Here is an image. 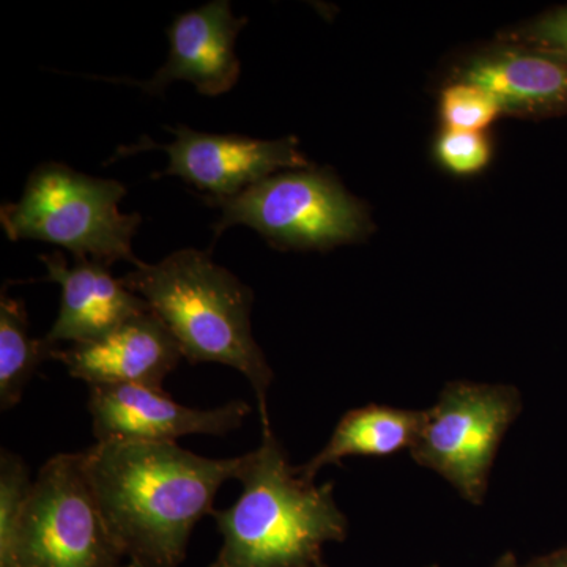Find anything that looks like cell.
<instances>
[{"instance_id":"6da1fadb","label":"cell","mask_w":567,"mask_h":567,"mask_svg":"<svg viewBox=\"0 0 567 567\" xmlns=\"http://www.w3.org/2000/svg\"><path fill=\"white\" fill-rule=\"evenodd\" d=\"M104 522L132 567H178L194 527L241 457L208 458L177 443L96 442L82 453Z\"/></svg>"},{"instance_id":"7a4b0ae2","label":"cell","mask_w":567,"mask_h":567,"mask_svg":"<svg viewBox=\"0 0 567 567\" xmlns=\"http://www.w3.org/2000/svg\"><path fill=\"white\" fill-rule=\"evenodd\" d=\"M241 456L240 498L213 511L224 537L210 567H317L327 543H342L347 518L334 502L333 484L317 486L290 464L271 432Z\"/></svg>"},{"instance_id":"3957f363","label":"cell","mask_w":567,"mask_h":567,"mask_svg":"<svg viewBox=\"0 0 567 567\" xmlns=\"http://www.w3.org/2000/svg\"><path fill=\"white\" fill-rule=\"evenodd\" d=\"M122 281L169 328L189 363L230 365L249 380L262 434L271 432L267 393L274 371L252 338L251 289L213 262L210 252L192 248L134 268Z\"/></svg>"},{"instance_id":"277c9868","label":"cell","mask_w":567,"mask_h":567,"mask_svg":"<svg viewBox=\"0 0 567 567\" xmlns=\"http://www.w3.org/2000/svg\"><path fill=\"white\" fill-rule=\"evenodd\" d=\"M121 182L89 177L62 163H44L29 175L17 204L2 205L0 224L11 241L41 240L62 246L74 259L110 267L126 260L142 267L133 252L141 215H125L118 204Z\"/></svg>"},{"instance_id":"5b68a950","label":"cell","mask_w":567,"mask_h":567,"mask_svg":"<svg viewBox=\"0 0 567 567\" xmlns=\"http://www.w3.org/2000/svg\"><path fill=\"white\" fill-rule=\"evenodd\" d=\"M221 210L216 237L229 227H252L276 248L330 249L363 240L374 230L363 203L330 171L271 175L233 197H205Z\"/></svg>"},{"instance_id":"8992f818","label":"cell","mask_w":567,"mask_h":567,"mask_svg":"<svg viewBox=\"0 0 567 567\" xmlns=\"http://www.w3.org/2000/svg\"><path fill=\"white\" fill-rule=\"evenodd\" d=\"M82 453L59 454L41 466L20 529L0 567H122Z\"/></svg>"},{"instance_id":"52a82bcc","label":"cell","mask_w":567,"mask_h":567,"mask_svg":"<svg viewBox=\"0 0 567 567\" xmlns=\"http://www.w3.org/2000/svg\"><path fill=\"white\" fill-rule=\"evenodd\" d=\"M522 406L514 386L450 383L424 410L410 454L417 465L445 477L466 502L481 505L496 453Z\"/></svg>"},{"instance_id":"ba28073f","label":"cell","mask_w":567,"mask_h":567,"mask_svg":"<svg viewBox=\"0 0 567 567\" xmlns=\"http://www.w3.org/2000/svg\"><path fill=\"white\" fill-rule=\"evenodd\" d=\"M173 144L147 145L169 155V167L163 175H177L210 197H233L249 186L271 177L276 171L309 169L308 159L298 148L295 136L278 141L251 140L237 134H210L178 126L173 130Z\"/></svg>"},{"instance_id":"9c48e42d","label":"cell","mask_w":567,"mask_h":567,"mask_svg":"<svg viewBox=\"0 0 567 567\" xmlns=\"http://www.w3.org/2000/svg\"><path fill=\"white\" fill-rule=\"evenodd\" d=\"M89 412L96 442L175 443L186 435L229 434L244 424L251 406L233 401L218 409H189L156 388L95 385Z\"/></svg>"},{"instance_id":"30bf717a","label":"cell","mask_w":567,"mask_h":567,"mask_svg":"<svg viewBox=\"0 0 567 567\" xmlns=\"http://www.w3.org/2000/svg\"><path fill=\"white\" fill-rule=\"evenodd\" d=\"M182 350L169 328L152 309L132 317L99 341L55 349L52 360L70 375L95 385H142L163 390V380L177 368Z\"/></svg>"},{"instance_id":"8fae6325","label":"cell","mask_w":567,"mask_h":567,"mask_svg":"<svg viewBox=\"0 0 567 567\" xmlns=\"http://www.w3.org/2000/svg\"><path fill=\"white\" fill-rule=\"evenodd\" d=\"M246 24V18L234 17L227 0H215L181 14L167 32L171 40L167 62L152 80L134 84L151 95H159L175 81L192 82L200 95L229 92L240 76L235 40Z\"/></svg>"},{"instance_id":"7c38bea8","label":"cell","mask_w":567,"mask_h":567,"mask_svg":"<svg viewBox=\"0 0 567 567\" xmlns=\"http://www.w3.org/2000/svg\"><path fill=\"white\" fill-rule=\"evenodd\" d=\"M40 259L48 270L43 281L59 284L62 289L61 311L44 338L52 347L99 341L151 309L122 279L112 278L107 265L74 259L73 267H69L61 251Z\"/></svg>"},{"instance_id":"4fadbf2b","label":"cell","mask_w":567,"mask_h":567,"mask_svg":"<svg viewBox=\"0 0 567 567\" xmlns=\"http://www.w3.org/2000/svg\"><path fill=\"white\" fill-rule=\"evenodd\" d=\"M454 81L486 89L505 115L533 121L567 115V62L546 52L499 41L466 59Z\"/></svg>"},{"instance_id":"5bb4252c","label":"cell","mask_w":567,"mask_h":567,"mask_svg":"<svg viewBox=\"0 0 567 567\" xmlns=\"http://www.w3.org/2000/svg\"><path fill=\"white\" fill-rule=\"evenodd\" d=\"M424 410H402L369 404L350 410L339 420L330 442L317 456L298 466L301 475L315 480L323 466L341 464L352 456L385 457L412 450Z\"/></svg>"},{"instance_id":"9a60e30c","label":"cell","mask_w":567,"mask_h":567,"mask_svg":"<svg viewBox=\"0 0 567 567\" xmlns=\"http://www.w3.org/2000/svg\"><path fill=\"white\" fill-rule=\"evenodd\" d=\"M58 347L29 334L24 301L14 300L3 287L0 300V409L20 404L25 386L43 361L52 360Z\"/></svg>"},{"instance_id":"2e32d148","label":"cell","mask_w":567,"mask_h":567,"mask_svg":"<svg viewBox=\"0 0 567 567\" xmlns=\"http://www.w3.org/2000/svg\"><path fill=\"white\" fill-rule=\"evenodd\" d=\"M439 115L447 130L486 133L503 114L502 104L486 89L466 81H453L440 93Z\"/></svg>"},{"instance_id":"e0dca14e","label":"cell","mask_w":567,"mask_h":567,"mask_svg":"<svg viewBox=\"0 0 567 567\" xmlns=\"http://www.w3.org/2000/svg\"><path fill=\"white\" fill-rule=\"evenodd\" d=\"M32 484L22 458L3 450L0 457V557L9 554L17 539Z\"/></svg>"},{"instance_id":"ac0fdd59","label":"cell","mask_w":567,"mask_h":567,"mask_svg":"<svg viewBox=\"0 0 567 567\" xmlns=\"http://www.w3.org/2000/svg\"><path fill=\"white\" fill-rule=\"evenodd\" d=\"M436 163L447 173L470 177L483 173L494 156V144L486 133L443 128L434 144Z\"/></svg>"},{"instance_id":"d6986e66","label":"cell","mask_w":567,"mask_h":567,"mask_svg":"<svg viewBox=\"0 0 567 567\" xmlns=\"http://www.w3.org/2000/svg\"><path fill=\"white\" fill-rule=\"evenodd\" d=\"M499 41L546 52L567 62V6L548 10L513 32L503 33Z\"/></svg>"},{"instance_id":"ffe728a7","label":"cell","mask_w":567,"mask_h":567,"mask_svg":"<svg viewBox=\"0 0 567 567\" xmlns=\"http://www.w3.org/2000/svg\"><path fill=\"white\" fill-rule=\"evenodd\" d=\"M522 567H567V547L558 548L550 554L532 559L527 566Z\"/></svg>"},{"instance_id":"44dd1931","label":"cell","mask_w":567,"mask_h":567,"mask_svg":"<svg viewBox=\"0 0 567 567\" xmlns=\"http://www.w3.org/2000/svg\"><path fill=\"white\" fill-rule=\"evenodd\" d=\"M492 567H522L518 565L516 555L511 554V551H507V554L503 555L502 558L498 559V561L495 563Z\"/></svg>"},{"instance_id":"7402d4cb","label":"cell","mask_w":567,"mask_h":567,"mask_svg":"<svg viewBox=\"0 0 567 567\" xmlns=\"http://www.w3.org/2000/svg\"><path fill=\"white\" fill-rule=\"evenodd\" d=\"M317 567H327V566H324L323 561H322V563H319V566H317Z\"/></svg>"}]
</instances>
